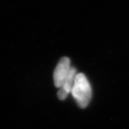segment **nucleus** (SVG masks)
<instances>
[{"instance_id":"1","label":"nucleus","mask_w":129,"mask_h":129,"mask_svg":"<svg viewBox=\"0 0 129 129\" xmlns=\"http://www.w3.org/2000/svg\"><path fill=\"white\" fill-rule=\"evenodd\" d=\"M71 93L80 108H85L89 105L92 90L88 80L83 73L77 74Z\"/></svg>"},{"instance_id":"2","label":"nucleus","mask_w":129,"mask_h":129,"mask_svg":"<svg viewBox=\"0 0 129 129\" xmlns=\"http://www.w3.org/2000/svg\"><path fill=\"white\" fill-rule=\"evenodd\" d=\"M71 68L70 60L67 57H63L60 60L55 67L53 73L54 84L56 88H60L67 78Z\"/></svg>"},{"instance_id":"3","label":"nucleus","mask_w":129,"mask_h":129,"mask_svg":"<svg viewBox=\"0 0 129 129\" xmlns=\"http://www.w3.org/2000/svg\"><path fill=\"white\" fill-rule=\"evenodd\" d=\"M77 74L78 73H77L76 69L73 67H71L67 78L65 79L64 83L62 84V87L59 88V90L57 92V97L60 100L64 101L68 97V94L71 93V90L73 87Z\"/></svg>"}]
</instances>
